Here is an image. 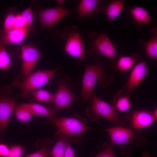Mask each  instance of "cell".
Returning a JSON list of instances; mask_svg holds the SVG:
<instances>
[{
    "mask_svg": "<svg viewBox=\"0 0 157 157\" xmlns=\"http://www.w3.org/2000/svg\"><path fill=\"white\" fill-rule=\"evenodd\" d=\"M53 122L60 129L59 132L66 138L69 142H78L90 129L86 119L77 114L72 115L70 117H57Z\"/></svg>",
    "mask_w": 157,
    "mask_h": 157,
    "instance_id": "6da1fadb",
    "label": "cell"
},
{
    "mask_svg": "<svg viewBox=\"0 0 157 157\" xmlns=\"http://www.w3.org/2000/svg\"><path fill=\"white\" fill-rule=\"evenodd\" d=\"M90 106L86 110L88 117L94 120L102 117L112 123L119 125L126 123L129 116H121L114 107L103 101L93 94L90 99Z\"/></svg>",
    "mask_w": 157,
    "mask_h": 157,
    "instance_id": "7a4b0ae2",
    "label": "cell"
},
{
    "mask_svg": "<svg viewBox=\"0 0 157 157\" xmlns=\"http://www.w3.org/2000/svg\"><path fill=\"white\" fill-rule=\"evenodd\" d=\"M54 75V79L58 84V88L54 94L53 102L58 109H63L76 99V94L72 90L75 85V83L63 72Z\"/></svg>",
    "mask_w": 157,
    "mask_h": 157,
    "instance_id": "3957f363",
    "label": "cell"
},
{
    "mask_svg": "<svg viewBox=\"0 0 157 157\" xmlns=\"http://www.w3.org/2000/svg\"><path fill=\"white\" fill-rule=\"evenodd\" d=\"M62 66L53 69L38 70L31 73L22 81L15 80L12 83L13 86L19 88L21 91V96L24 97L31 91L39 88L47 83Z\"/></svg>",
    "mask_w": 157,
    "mask_h": 157,
    "instance_id": "277c9868",
    "label": "cell"
},
{
    "mask_svg": "<svg viewBox=\"0 0 157 157\" xmlns=\"http://www.w3.org/2000/svg\"><path fill=\"white\" fill-rule=\"evenodd\" d=\"M112 77L107 74L102 65L99 63L94 64H86L82 81L81 96L87 100H89L98 80L102 78L103 84L107 78Z\"/></svg>",
    "mask_w": 157,
    "mask_h": 157,
    "instance_id": "5b68a950",
    "label": "cell"
},
{
    "mask_svg": "<svg viewBox=\"0 0 157 157\" xmlns=\"http://www.w3.org/2000/svg\"><path fill=\"white\" fill-rule=\"evenodd\" d=\"M61 37L65 42L64 50L71 56L84 61L83 43L78 28L74 25L66 27Z\"/></svg>",
    "mask_w": 157,
    "mask_h": 157,
    "instance_id": "8992f818",
    "label": "cell"
},
{
    "mask_svg": "<svg viewBox=\"0 0 157 157\" xmlns=\"http://www.w3.org/2000/svg\"><path fill=\"white\" fill-rule=\"evenodd\" d=\"M109 134L112 142L119 146H129L135 143L140 147L145 144L146 138L131 128L116 127L104 129Z\"/></svg>",
    "mask_w": 157,
    "mask_h": 157,
    "instance_id": "52a82bcc",
    "label": "cell"
},
{
    "mask_svg": "<svg viewBox=\"0 0 157 157\" xmlns=\"http://www.w3.org/2000/svg\"><path fill=\"white\" fill-rule=\"evenodd\" d=\"M89 36L92 43L90 48L86 52L88 55L99 53L110 61H113L119 56L115 45L106 34L93 32L90 33Z\"/></svg>",
    "mask_w": 157,
    "mask_h": 157,
    "instance_id": "ba28073f",
    "label": "cell"
},
{
    "mask_svg": "<svg viewBox=\"0 0 157 157\" xmlns=\"http://www.w3.org/2000/svg\"><path fill=\"white\" fill-rule=\"evenodd\" d=\"M74 11L73 10L58 6L41 10L39 13V18L44 26L51 28Z\"/></svg>",
    "mask_w": 157,
    "mask_h": 157,
    "instance_id": "9c48e42d",
    "label": "cell"
},
{
    "mask_svg": "<svg viewBox=\"0 0 157 157\" xmlns=\"http://www.w3.org/2000/svg\"><path fill=\"white\" fill-rule=\"evenodd\" d=\"M41 54V52L33 45L27 44L22 46L21 72L23 75L27 76L31 73Z\"/></svg>",
    "mask_w": 157,
    "mask_h": 157,
    "instance_id": "30bf717a",
    "label": "cell"
},
{
    "mask_svg": "<svg viewBox=\"0 0 157 157\" xmlns=\"http://www.w3.org/2000/svg\"><path fill=\"white\" fill-rule=\"evenodd\" d=\"M130 128L139 129L150 126L157 119V108L153 111L140 110L133 111L128 115Z\"/></svg>",
    "mask_w": 157,
    "mask_h": 157,
    "instance_id": "8fae6325",
    "label": "cell"
},
{
    "mask_svg": "<svg viewBox=\"0 0 157 157\" xmlns=\"http://www.w3.org/2000/svg\"><path fill=\"white\" fill-rule=\"evenodd\" d=\"M147 72L146 62L142 61L135 65L131 72L126 85L122 90L131 95L145 77Z\"/></svg>",
    "mask_w": 157,
    "mask_h": 157,
    "instance_id": "7c38bea8",
    "label": "cell"
},
{
    "mask_svg": "<svg viewBox=\"0 0 157 157\" xmlns=\"http://www.w3.org/2000/svg\"><path fill=\"white\" fill-rule=\"evenodd\" d=\"M16 105L15 100L12 98H0V133L1 138Z\"/></svg>",
    "mask_w": 157,
    "mask_h": 157,
    "instance_id": "4fadbf2b",
    "label": "cell"
},
{
    "mask_svg": "<svg viewBox=\"0 0 157 157\" xmlns=\"http://www.w3.org/2000/svg\"><path fill=\"white\" fill-rule=\"evenodd\" d=\"M28 29L26 28H14L5 32L0 31V45L4 46L8 44H15L22 42L27 35Z\"/></svg>",
    "mask_w": 157,
    "mask_h": 157,
    "instance_id": "5bb4252c",
    "label": "cell"
},
{
    "mask_svg": "<svg viewBox=\"0 0 157 157\" xmlns=\"http://www.w3.org/2000/svg\"><path fill=\"white\" fill-rule=\"evenodd\" d=\"M100 2L98 0L80 1L76 10L78 18H91L97 15L100 10L99 5Z\"/></svg>",
    "mask_w": 157,
    "mask_h": 157,
    "instance_id": "9a60e30c",
    "label": "cell"
},
{
    "mask_svg": "<svg viewBox=\"0 0 157 157\" xmlns=\"http://www.w3.org/2000/svg\"><path fill=\"white\" fill-rule=\"evenodd\" d=\"M125 5L124 2L121 0H114L102 5L100 10L106 15L109 21L112 22L120 14Z\"/></svg>",
    "mask_w": 157,
    "mask_h": 157,
    "instance_id": "2e32d148",
    "label": "cell"
},
{
    "mask_svg": "<svg viewBox=\"0 0 157 157\" xmlns=\"http://www.w3.org/2000/svg\"><path fill=\"white\" fill-rule=\"evenodd\" d=\"M23 104L29 108L34 115L44 117L50 119L52 122L57 118L56 114L58 109L56 107H45L35 103Z\"/></svg>",
    "mask_w": 157,
    "mask_h": 157,
    "instance_id": "e0dca14e",
    "label": "cell"
},
{
    "mask_svg": "<svg viewBox=\"0 0 157 157\" xmlns=\"http://www.w3.org/2000/svg\"><path fill=\"white\" fill-rule=\"evenodd\" d=\"M130 15L133 19L140 24L147 25L151 23L152 18L144 8L134 6L130 11Z\"/></svg>",
    "mask_w": 157,
    "mask_h": 157,
    "instance_id": "ac0fdd59",
    "label": "cell"
},
{
    "mask_svg": "<svg viewBox=\"0 0 157 157\" xmlns=\"http://www.w3.org/2000/svg\"><path fill=\"white\" fill-rule=\"evenodd\" d=\"M130 94L121 90L115 95L113 106L120 111H126L131 108Z\"/></svg>",
    "mask_w": 157,
    "mask_h": 157,
    "instance_id": "d6986e66",
    "label": "cell"
},
{
    "mask_svg": "<svg viewBox=\"0 0 157 157\" xmlns=\"http://www.w3.org/2000/svg\"><path fill=\"white\" fill-rule=\"evenodd\" d=\"M157 29L156 26L152 30L153 36L148 41L144 42L142 39L139 40V43L144 47L147 56L155 60L157 59Z\"/></svg>",
    "mask_w": 157,
    "mask_h": 157,
    "instance_id": "ffe728a7",
    "label": "cell"
},
{
    "mask_svg": "<svg viewBox=\"0 0 157 157\" xmlns=\"http://www.w3.org/2000/svg\"><path fill=\"white\" fill-rule=\"evenodd\" d=\"M141 58L140 55L135 53L129 56H121L117 61V68L120 72L127 71L132 68Z\"/></svg>",
    "mask_w": 157,
    "mask_h": 157,
    "instance_id": "44dd1931",
    "label": "cell"
},
{
    "mask_svg": "<svg viewBox=\"0 0 157 157\" xmlns=\"http://www.w3.org/2000/svg\"><path fill=\"white\" fill-rule=\"evenodd\" d=\"M14 113L17 119L24 122H28L34 115L31 110L23 104L16 105Z\"/></svg>",
    "mask_w": 157,
    "mask_h": 157,
    "instance_id": "7402d4cb",
    "label": "cell"
},
{
    "mask_svg": "<svg viewBox=\"0 0 157 157\" xmlns=\"http://www.w3.org/2000/svg\"><path fill=\"white\" fill-rule=\"evenodd\" d=\"M58 133L60 135L51 151V155L52 157H64V155L67 139L60 132H58Z\"/></svg>",
    "mask_w": 157,
    "mask_h": 157,
    "instance_id": "603a6c76",
    "label": "cell"
},
{
    "mask_svg": "<svg viewBox=\"0 0 157 157\" xmlns=\"http://www.w3.org/2000/svg\"><path fill=\"white\" fill-rule=\"evenodd\" d=\"M34 97L38 101L53 102L54 94L43 88H38L32 91Z\"/></svg>",
    "mask_w": 157,
    "mask_h": 157,
    "instance_id": "cb8c5ba5",
    "label": "cell"
},
{
    "mask_svg": "<svg viewBox=\"0 0 157 157\" xmlns=\"http://www.w3.org/2000/svg\"><path fill=\"white\" fill-rule=\"evenodd\" d=\"M16 11V8H15L12 7L9 9L4 22L3 31L4 32H7L14 28Z\"/></svg>",
    "mask_w": 157,
    "mask_h": 157,
    "instance_id": "d4e9b609",
    "label": "cell"
},
{
    "mask_svg": "<svg viewBox=\"0 0 157 157\" xmlns=\"http://www.w3.org/2000/svg\"><path fill=\"white\" fill-rule=\"evenodd\" d=\"M11 66L9 56L4 46L0 45V68L7 70Z\"/></svg>",
    "mask_w": 157,
    "mask_h": 157,
    "instance_id": "484cf974",
    "label": "cell"
},
{
    "mask_svg": "<svg viewBox=\"0 0 157 157\" xmlns=\"http://www.w3.org/2000/svg\"><path fill=\"white\" fill-rule=\"evenodd\" d=\"M31 5L29 7L24 10L20 14L25 21L26 27L28 29L31 28L33 22V14Z\"/></svg>",
    "mask_w": 157,
    "mask_h": 157,
    "instance_id": "4316f807",
    "label": "cell"
},
{
    "mask_svg": "<svg viewBox=\"0 0 157 157\" xmlns=\"http://www.w3.org/2000/svg\"><path fill=\"white\" fill-rule=\"evenodd\" d=\"M24 153V149L22 145H13L9 148V152L6 157H22Z\"/></svg>",
    "mask_w": 157,
    "mask_h": 157,
    "instance_id": "83f0119b",
    "label": "cell"
},
{
    "mask_svg": "<svg viewBox=\"0 0 157 157\" xmlns=\"http://www.w3.org/2000/svg\"><path fill=\"white\" fill-rule=\"evenodd\" d=\"M103 146L104 150L95 157H115L113 144L106 143Z\"/></svg>",
    "mask_w": 157,
    "mask_h": 157,
    "instance_id": "f1b7e54d",
    "label": "cell"
},
{
    "mask_svg": "<svg viewBox=\"0 0 157 157\" xmlns=\"http://www.w3.org/2000/svg\"><path fill=\"white\" fill-rule=\"evenodd\" d=\"M51 151L44 146L39 150L32 154L26 155L25 157H51Z\"/></svg>",
    "mask_w": 157,
    "mask_h": 157,
    "instance_id": "f546056e",
    "label": "cell"
},
{
    "mask_svg": "<svg viewBox=\"0 0 157 157\" xmlns=\"http://www.w3.org/2000/svg\"><path fill=\"white\" fill-rule=\"evenodd\" d=\"M26 27V26L25 22L20 14H16L15 19L14 28H25Z\"/></svg>",
    "mask_w": 157,
    "mask_h": 157,
    "instance_id": "4dcf8cb0",
    "label": "cell"
},
{
    "mask_svg": "<svg viewBox=\"0 0 157 157\" xmlns=\"http://www.w3.org/2000/svg\"><path fill=\"white\" fill-rule=\"evenodd\" d=\"M64 157H76L74 151L69 142L67 141Z\"/></svg>",
    "mask_w": 157,
    "mask_h": 157,
    "instance_id": "1f68e13d",
    "label": "cell"
},
{
    "mask_svg": "<svg viewBox=\"0 0 157 157\" xmlns=\"http://www.w3.org/2000/svg\"><path fill=\"white\" fill-rule=\"evenodd\" d=\"M9 152V148L7 145L0 144V157H6Z\"/></svg>",
    "mask_w": 157,
    "mask_h": 157,
    "instance_id": "d6a6232c",
    "label": "cell"
},
{
    "mask_svg": "<svg viewBox=\"0 0 157 157\" xmlns=\"http://www.w3.org/2000/svg\"><path fill=\"white\" fill-rule=\"evenodd\" d=\"M142 157H151L150 154L148 152H144L142 155Z\"/></svg>",
    "mask_w": 157,
    "mask_h": 157,
    "instance_id": "836d02e7",
    "label": "cell"
},
{
    "mask_svg": "<svg viewBox=\"0 0 157 157\" xmlns=\"http://www.w3.org/2000/svg\"><path fill=\"white\" fill-rule=\"evenodd\" d=\"M64 1V0H57L56 2L58 6H62Z\"/></svg>",
    "mask_w": 157,
    "mask_h": 157,
    "instance_id": "e575fe53",
    "label": "cell"
}]
</instances>
